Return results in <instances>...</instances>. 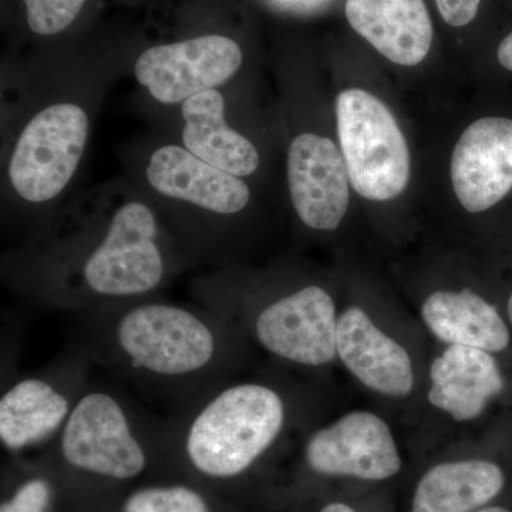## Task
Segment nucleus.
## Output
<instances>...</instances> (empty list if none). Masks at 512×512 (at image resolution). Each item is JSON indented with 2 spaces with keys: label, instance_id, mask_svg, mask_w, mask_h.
Here are the masks:
<instances>
[{
  "label": "nucleus",
  "instance_id": "obj_1",
  "mask_svg": "<svg viewBox=\"0 0 512 512\" xmlns=\"http://www.w3.org/2000/svg\"><path fill=\"white\" fill-rule=\"evenodd\" d=\"M72 343L175 409L237 379L247 356V338L218 313L154 296L79 313Z\"/></svg>",
  "mask_w": 512,
  "mask_h": 512
},
{
  "label": "nucleus",
  "instance_id": "obj_2",
  "mask_svg": "<svg viewBox=\"0 0 512 512\" xmlns=\"http://www.w3.org/2000/svg\"><path fill=\"white\" fill-rule=\"evenodd\" d=\"M291 419L279 387L237 377L165 417V453L207 480H234L279 443Z\"/></svg>",
  "mask_w": 512,
  "mask_h": 512
},
{
  "label": "nucleus",
  "instance_id": "obj_3",
  "mask_svg": "<svg viewBox=\"0 0 512 512\" xmlns=\"http://www.w3.org/2000/svg\"><path fill=\"white\" fill-rule=\"evenodd\" d=\"M168 274L156 212L140 201L121 205L89 244L66 245L60 261L64 299L76 313L154 296Z\"/></svg>",
  "mask_w": 512,
  "mask_h": 512
},
{
  "label": "nucleus",
  "instance_id": "obj_4",
  "mask_svg": "<svg viewBox=\"0 0 512 512\" xmlns=\"http://www.w3.org/2000/svg\"><path fill=\"white\" fill-rule=\"evenodd\" d=\"M47 450L70 473L111 483L136 480L156 458L167 457L164 419L111 387L90 384Z\"/></svg>",
  "mask_w": 512,
  "mask_h": 512
},
{
  "label": "nucleus",
  "instance_id": "obj_5",
  "mask_svg": "<svg viewBox=\"0 0 512 512\" xmlns=\"http://www.w3.org/2000/svg\"><path fill=\"white\" fill-rule=\"evenodd\" d=\"M201 302L281 362L318 369L338 357L339 316L322 286H301L262 303L231 298Z\"/></svg>",
  "mask_w": 512,
  "mask_h": 512
},
{
  "label": "nucleus",
  "instance_id": "obj_6",
  "mask_svg": "<svg viewBox=\"0 0 512 512\" xmlns=\"http://www.w3.org/2000/svg\"><path fill=\"white\" fill-rule=\"evenodd\" d=\"M92 362L76 345L20 376L0 396V443L9 453L49 447L90 384Z\"/></svg>",
  "mask_w": 512,
  "mask_h": 512
},
{
  "label": "nucleus",
  "instance_id": "obj_7",
  "mask_svg": "<svg viewBox=\"0 0 512 512\" xmlns=\"http://www.w3.org/2000/svg\"><path fill=\"white\" fill-rule=\"evenodd\" d=\"M340 151L350 184L370 201L399 197L410 180V153L399 124L382 100L362 89L336 99Z\"/></svg>",
  "mask_w": 512,
  "mask_h": 512
},
{
  "label": "nucleus",
  "instance_id": "obj_8",
  "mask_svg": "<svg viewBox=\"0 0 512 512\" xmlns=\"http://www.w3.org/2000/svg\"><path fill=\"white\" fill-rule=\"evenodd\" d=\"M89 138V117L74 103L46 107L26 124L9 161L13 190L30 204H45L72 180Z\"/></svg>",
  "mask_w": 512,
  "mask_h": 512
},
{
  "label": "nucleus",
  "instance_id": "obj_9",
  "mask_svg": "<svg viewBox=\"0 0 512 512\" xmlns=\"http://www.w3.org/2000/svg\"><path fill=\"white\" fill-rule=\"evenodd\" d=\"M242 60L235 40L205 35L150 47L138 57L134 74L154 99L178 104L227 83L241 69Z\"/></svg>",
  "mask_w": 512,
  "mask_h": 512
},
{
  "label": "nucleus",
  "instance_id": "obj_10",
  "mask_svg": "<svg viewBox=\"0 0 512 512\" xmlns=\"http://www.w3.org/2000/svg\"><path fill=\"white\" fill-rule=\"evenodd\" d=\"M303 460L319 476L389 480L402 470V457L382 417L366 410L346 413L313 431L303 447Z\"/></svg>",
  "mask_w": 512,
  "mask_h": 512
},
{
  "label": "nucleus",
  "instance_id": "obj_11",
  "mask_svg": "<svg viewBox=\"0 0 512 512\" xmlns=\"http://www.w3.org/2000/svg\"><path fill=\"white\" fill-rule=\"evenodd\" d=\"M349 173L329 138L303 133L288 150V185L299 220L313 231H335L349 210Z\"/></svg>",
  "mask_w": 512,
  "mask_h": 512
},
{
  "label": "nucleus",
  "instance_id": "obj_12",
  "mask_svg": "<svg viewBox=\"0 0 512 512\" xmlns=\"http://www.w3.org/2000/svg\"><path fill=\"white\" fill-rule=\"evenodd\" d=\"M451 184L464 210L478 214L512 190V120L484 117L458 138L451 156Z\"/></svg>",
  "mask_w": 512,
  "mask_h": 512
},
{
  "label": "nucleus",
  "instance_id": "obj_13",
  "mask_svg": "<svg viewBox=\"0 0 512 512\" xmlns=\"http://www.w3.org/2000/svg\"><path fill=\"white\" fill-rule=\"evenodd\" d=\"M146 174L151 187L164 197L187 202L218 217L239 214L251 200V191L242 178L205 163L185 147L158 148Z\"/></svg>",
  "mask_w": 512,
  "mask_h": 512
},
{
  "label": "nucleus",
  "instance_id": "obj_14",
  "mask_svg": "<svg viewBox=\"0 0 512 512\" xmlns=\"http://www.w3.org/2000/svg\"><path fill=\"white\" fill-rule=\"evenodd\" d=\"M338 357L350 375L372 392L389 397H407L413 392L409 352L362 308L350 306L339 315Z\"/></svg>",
  "mask_w": 512,
  "mask_h": 512
},
{
  "label": "nucleus",
  "instance_id": "obj_15",
  "mask_svg": "<svg viewBox=\"0 0 512 512\" xmlns=\"http://www.w3.org/2000/svg\"><path fill=\"white\" fill-rule=\"evenodd\" d=\"M503 390V373L493 353L447 345L431 362L427 399L458 423L476 420Z\"/></svg>",
  "mask_w": 512,
  "mask_h": 512
},
{
  "label": "nucleus",
  "instance_id": "obj_16",
  "mask_svg": "<svg viewBox=\"0 0 512 512\" xmlns=\"http://www.w3.org/2000/svg\"><path fill=\"white\" fill-rule=\"evenodd\" d=\"M346 18L380 55L399 66H417L433 43L424 0H348Z\"/></svg>",
  "mask_w": 512,
  "mask_h": 512
},
{
  "label": "nucleus",
  "instance_id": "obj_17",
  "mask_svg": "<svg viewBox=\"0 0 512 512\" xmlns=\"http://www.w3.org/2000/svg\"><path fill=\"white\" fill-rule=\"evenodd\" d=\"M181 114L184 147L194 156L239 178L258 170V150L247 137L228 126L225 100L218 90L185 100Z\"/></svg>",
  "mask_w": 512,
  "mask_h": 512
},
{
  "label": "nucleus",
  "instance_id": "obj_18",
  "mask_svg": "<svg viewBox=\"0 0 512 512\" xmlns=\"http://www.w3.org/2000/svg\"><path fill=\"white\" fill-rule=\"evenodd\" d=\"M421 319L446 345L490 353L503 352L510 345L507 323L491 303L471 289L431 293L421 305Z\"/></svg>",
  "mask_w": 512,
  "mask_h": 512
},
{
  "label": "nucleus",
  "instance_id": "obj_19",
  "mask_svg": "<svg viewBox=\"0 0 512 512\" xmlns=\"http://www.w3.org/2000/svg\"><path fill=\"white\" fill-rule=\"evenodd\" d=\"M504 471L481 458L447 461L431 467L417 484L412 512H471L503 491Z\"/></svg>",
  "mask_w": 512,
  "mask_h": 512
},
{
  "label": "nucleus",
  "instance_id": "obj_20",
  "mask_svg": "<svg viewBox=\"0 0 512 512\" xmlns=\"http://www.w3.org/2000/svg\"><path fill=\"white\" fill-rule=\"evenodd\" d=\"M121 512H214L208 498L188 484L147 485L124 500Z\"/></svg>",
  "mask_w": 512,
  "mask_h": 512
},
{
  "label": "nucleus",
  "instance_id": "obj_21",
  "mask_svg": "<svg viewBox=\"0 0 512 512\" xmlns=\"http://www.w3.org/2000/svg\"><path fill=\"white\" fill-rule=\"evenodd\" d=\"M29 28L37 35L52 36L69 28L86 0H23Z\"/></svg>",
  "mask_w": 512,
  "mask_h": 512
},
{
  "label": "nucleus",
  "instance_id": "obj_22",
  "mask_svg": "<svg viewBox=\"0 0 512 512\" xmlns=\"http://www.w3.org/2000/svg\"><path fill=\"white\" fill-rule=\"evenodd\" d=\"M53 497V484L45 476H32L3 501L0 512H49Z\"/></svg>",
  "mask_w": 512,
  "mask_h": 512
},
{
  "label": "nucleus",
  "instance_id": "obj_23",
  "mask_svg": "<svg viewBox=\"0 0 512 512\" xmlns=\"http://www.w3.org/2000/svg\"><path fill=\"white\" fill-rule=\"evenodd\" d=\"M481 0H436L441 18L454 28L473 22Z\"/></svg>",
  "mask_w": 512,
  "mask_h": 512
},
{
  "label": "nucleus",
  "instance_id": "obj_24",
  "mask_svg": "<svg viewBox=\"0 0 512 512\" xmlns=\"http://www.w3.org/2000/svg\"><path fill=\"white\" fill-rule=\"evenodd\" d=\"M497 57L501 66L512 72V32L498 46Z\"/></svg>",
  "mask_w": 512,
  "mask_h": 512
},
{
  "label": "nucleus",
  "instance_id": "obj_25",
  "mask_svg": "<svg viewBox=\"0 0 512 512\" xmlns=\"http://www.w3.org/2000/svg\"><path fill=\"white\" fill-rule=\"evenodd\" d=\"M319 512H356L352 507L343 503H330Z\"/></svg>",
  "mask_w": 512,
  "mask_h": 512
},
{
  "label": "nucleus",
  "instance_id": "obj_26",
  "mask_svg": "<svg viewBox=\"0 0 512 512\" xmlns=\"http://www.w3.org/2000/svg\"><path fill=\"white\" fill-rule=\"evenodd\" d=\"M477 512H511V511L507 510V508H504V507H485V508H481V510H478Z\"/></svg>",
  "mask_w": 512,
  "mask_h": 512
},
{
  "label": "nucleus",
  "instance_id": "obj_27",
  "mask_svg": "<svg viewBox=\"0 0 512 512\" xmlns=\"http://www.w3.org/2000/svg\"><path fill=\"white\" fill-rule=\"evenodd\" d=\"M508 318H510V322L512 325V293L510 299H508Z\"/></svg>",
  "mask_w": 512,
  "mask_h": 512
}]
</instances>
